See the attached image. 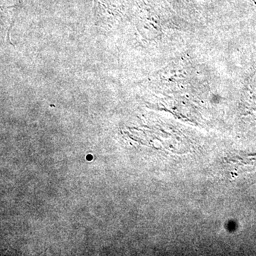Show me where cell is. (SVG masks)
Here are the masks:
<instances>
[{
    "label": "cell",
    "mask_w": 256,
    "mask_h": 256,
    "mask_svg": "<svg viewBox=\"0 0 256 256\" xmlns=\"http://www.w3.org/2000/svg\"><path fill=\"white\" fill-rule=\"evenodd\" d=\"M116 0H94L96 20L100 22L106 18L112 16V10L114 9Z\"/></svg>",
    "instance_id": "1"
}]
</instances>
